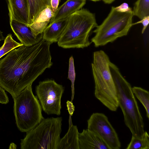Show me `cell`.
Segmentation results:
<instances>
[{
	"instance_id": "obj_5",
	"label": "cell",
	"mask_w": 149,
	"mask_h": 149,
	"mask_svg": "<svg viewBox=\"0 0 149 149\" xmlns=\"http://www.w3.org/2000/svg\"><path fill=\"white\" fill-rule=\"evenodd\" d=\"M62 118H44L21 139V149H57L61 139Z\"/></svg>"
},
{
	"instance_id": "obj_10",
	"label": "cell",
	"mask_w": 149,
	"mask_h": 149,
	"mask_svg": "<svg viewBox=\"0 0 149 149\" xmlns=\"http://www.w3.org/2000/svg\"><path fill=\"white\" fill-rule=\"evenodd\" d=\"M10 23L15 35L25 46L34 45L42 39V33L37 36H35L27 24L15 20H10Z\"/></svg>"
},
{
	"instance_id": "obj_24",
	"label": "cell",
	"mask_w": 149,
	"mask_h": 149,
	"mask_svg": "<svg viewBox=\"0 0 149 149\" xmlns=\"http://www.w3.org/2000/svg\"><path fill=\"white\" fill-rule=\"evenodd\" d=\"M142 24L143 28L142 30L141 33L143 34L145 32L149 23V15L143 17L142 19L137 22L133 23V25H134L139 24Z\"/></svg>"
},
{
	"instance_id": "obj_7",
	"label": "cell",
	"mask_w": 149,
	"mask_h": 149,
	"mask_svg": "<svg viewBox=\"0 0 149 149\" xmlns=\"http://www.w3.org/2000/svg\"><path fill=\"white\" fill-rule=\"evenodd\" d=\"M14 100L16 124L20 132L31 130L44 118L39 101L33 93L32 84L25 88Z\"/></svg>"
},
{
	"instance_id": "obj_1",
	"label": "cell",
	"mask_w": 149,
	"mask_h": 149,
	"mask_svg": "<svg viewBox=\"0 0 149 149\" xmlns=\"http://www.w3.org/2000/svg\"><path fill=\"white\" fill-rule=\"evenodd\" d=\"M51 44L42 39L32 46L22 45L0 60V86L13 99L52 66Z\"/></svg>"
},
{
	"instance_id": "obj_8",
	"label": "cell",
	"mask_w": 149,
	"mask_h": 149,
	"mask_svg": "<svg viewBox=\"0 0 149 149\" xmlns=\"http://www.w3.org/2000/svg\"><path fill=\"white\" fill-rule=\"evenodd\" d=\"M64 87L52 80L40 81L36 87L37 97L41 107L48 115L61 113V100Z\"/></svg>"
},
{
	"instance_id": "obj_22",
	"label": "cell",
	"mask_w": 149,
	"mask_h": 149,
	"mask_svg": "<svg viewBox=\"0 0 149 149\" xmlns=\"http://www.w3.org/2000/svg\"><path fill=\"white\" fill-rule=\"evenodd\" d=\"M68 78L70 80L71 82L72 96L71 101L72 102L74 94V83L75 78L74 59L72 56L70 57L69 60Z\"/></svg>"
},
{
	"instance_id": "obj_26",
	"label": "cell",
	"mask_w": 149,
	"mask_h": 149,
	"mask_svg": "<svg viewBox=\"0 0 149 149\" xmlns=\"http://www.w3.org/2000/svg\"><path fill=\"white\" fill-rule=\"evenodd\" d=\"M61 0H51L50 7L52 11L54 13L57 10Z\"/></svg>"
},
{
	"instance_id": "obj_23",
	"label": "cell",
	"mask_w": 149,
	"mask_h": 149,
	"mask_svg": "<svg viewBox=\"0 0 149 149\" xmlns=\"http://www.w3.org/2000/svg\"><path fill=\"white\" fill-rule=\"evenodd\" d=\"M116 10L122 13H130L132 12V10L127 3H123L120 5L115 7Z\"/></svg>"
},
{
	"instance_id": "obj_16",
	"label": "cell",
	"mask_w": 149,
	"mask_h": 149,
	"mask_svg": "<svg viewBox=\"0 0 149 149\" xmlns=\"http://www.w3.org/2000/svg\"><path fill=\"white\" fill-rule=\"evenodd\" d=\"M79 133L76 125L69 127L67 133L61 139L57 149H79Z\"/></svg>"
},
{
	"instance_id": "obj_9",
	"label": "cell",
	"mask_w": 149,
	"mask_h": 149,
	"mask_svg": "<svg viewBox=\"0 0 149 149\" xmlns=\"http://www.w3.org/2000/svg\"><path fill=\"white\" fill-rule=\"evenodd\" d=\"M87 121V129L99 136L109 149H120L121 143L117 134L105 114L93 113Z\"/></svg>"
},
{
	"instance_id": "obj_30",
	"label": "cell",
	"mask_w": 149,
	"mask_h": 149,
	"mask_svg": "<svg viewBox=\"0 0 149 149\" xmlns=\"http://www.w3.org/2000/svg\"><path fill=\"white\" fill-rule=\"evenodd\" d=\"M4 39V37L3 35V32L0 31V41Z\"/></svg>"
},
{
	"instance_id": "obj_25",
	"label": "cell",
	"mask_w": 149,
	"mask_h": 149,
	"mask_svg": "<svg viewBox=\"0 0 149 149\" xmlns=\"http://www.w3.org/2000/svg\"><path fill=\"white\" fill-rule=\"evenodd\" d=\"M9 100L5 90L0 86V103L6 104L8 103Z\"/></svg>"
},
{
	"instance_id": "obj_4",
	"label": "cell",
	"mask_w": 149,
	"mask_h": 149,
	"mask_svg": "<svg viewBox=\"0 0 149 149\" xmlns=\"http://www.w3.org/2000/svg\"><path fill=\"white\" fill-rule=\"evenodd\" d=\"M97 25L95 15L81 8L68 17L58 45L65 49L87 47L91 43L89 40L90 33Z\"/></svg>"
},
{
	"instance_id": "obj_19",
	"label": "cell",
	"mask_w": 149,
	"mask_h": 149,
	"mask_svg": "<svg viewBox=\"0 0 149 149\" xmlns=\"http://www.w3.org/2000/svg\"><path fill=\"white\" fill-rule=\"evenodd\" d=\"M133 92L135 96L138 99L144 107L146 117L149 118V93L140 87L134 86L132 87Z\"/></svg>"
},
{
	"instance_id": "obj_13",
	"label": "cell",
	"mask_w": 149,
	"mask_h": 149,
	"mask_svg": "<svg viewBox=\"0 0 149 149\" xmlns=\"http://www.w3.org/2000/svg\"><path fill=\"white\" fill-rule=\"evenodd\" d=\"M86 0H67L58 7L54 13L49 23L65 18L81 8Z\"/></svg>"
},
{
	"instance_id": "obj_6",
	"label": "cell",
	"mask_w": 149,
	"mask_h": 149,
	"mask_svg": "<svg viewBox=\"0 0 149 149\" xmlns=\"http://www.w3.org/2000/svg\"><path fill=\"white\" fill-rule=\"evenodd\" d=\"M133 11L122 13L112 6L107 16L93 31L95 33L91 39L95 47L104 46L119 38L126 36L133 25Z\"/></svg>"
},
{
	"instance_id": "obj_18",
	"label": "cell",
	"mask_w": 149,
	"mask_h": 149,
	"mask_svg": "<svg viewBox=\"0 0 149 149\" xmlns=\"http://www.w3.org/2000/svg\"><path fill=\"white\" fill-rule=\"evenodd\" d=\"M126 149H149V136L147 131H145L139 137L132 136Z\"/></svg>"
},
{
	"instance_id": "obj_2",
	"label": "cell",
	"mask_w": 149,
	"mask_h": 149,
	"mask_svg": "<svg viewBox=\"0 0 149 149\" xmlns=\"http://www.w3.org/2000/svg\"><path fill=\"white\" fill-rule=\"evenodd\" d=\"M109 68L125 124L132 136L140 137L145 132L144 123L131 85L122 76L118 68L111 62Z\"/></svg>"
},
{
	"instance_id": "obj_28",
	"label": "cell",
	"mask_w": 149,
	"mask_h": 149,
	"mask_svg": "<svg viewBox=\"0 0 149 149\" xmlns=\"http://www.w3.org/2000/svg\"><path fill=\"white\" fill-rule=\"evenodd\" d=\"M106 4H111L113 3L115 0H101Z\"/></svg>"
},
{
	"instance_id": "obj_3",
	"label": "cell",
	"mask_w": 149,
	"mask_h": 149,
	"mask_svg": "<svg viewBox=\"0 0 149 149\" xmlns=\"http://www.w3.org/2000/svg\"><path fill=\"white\" fill-rule=\"evenodd\" d=\"M103 50L95 52L91 63L96 97L110 110L116 111L119 107L116 86L109 68L110 62Z\"/></svg>"
},
{
	"instance_id": "obj_21",
	"label": "cell",
	"mask_w": 149,
	"mask_h": 149,
	"mask_svg": "<svg viewBox=\"0 0 149 149\" xmlns=\"http://www.w3.org/2000/svg\"><path fill=\"white\" fill-rule=\"evenodd\" d=\"M22 45L15 41L11 34H8L5 38L3 45L0 48V58L12 50Z\"/></svg>"
},
{
	"instance_id": "obj_20",
	"label": "cell",
	"mask_w": 149,
	"mask_h": 149,
	"mask_svg": "<svg viewBox=\"0 0 149 149\" xmlns=\"http://www.w3.org/2000/svg\"><path fill=\"white\" fill-rule=\"evenodd\" d=\"M134 16L140 19L149 15V0H137L132 10Z\"/></svg>"
},
{
	"instance_id": "obj_14",
	"label": "cell",
	"mask_w": 149,
	"mask_h": 149,
	"mask_svg": "<svg viewBox=\"0 0 149 149\" xmlns=\"http://www.w3.org/2000/svg\"><path fill=\"white\" fill-rule=\"evenodd\" d=\"M68 17L49 23L42 33V39L51 44L58 42L66 26Z\"/></svg>"
},
{
	"instance_id": "obj_12",
	"label": "cell",
	"mask_w": 149,
	"mask_h": 149,
	"mask_svg": "<svg viewBox=\"0 0 149 149\" xmlns=\"http://www.w3.org/2000/svg\"><path fill=\"white\" fill-rule=\"evenodd\" d=\"M78 140L79 149H109L99 136L88 129L79 133Z\"/></svg>"
},
{
	"instance_id": "obj_27",
	"label": "cell",
	"mask_w": 149,
	"mask_h": 149,
	"mask_svg": "<svg viewBox=\"0 0 149 149\" xmlns=\"http://www.w3.org/2000/svg\"><path fill=\"white\" fill-rule=\"evenodd\" d=\"M68 110L69 115L72 116L74 111V107L72 102L68 101L66 102Z\"/></svg>"
},
{
	"instance_id": "obj_29",
	"label": "cell",
	"mask_w": 149,
	"mask_h": 149,
	"mask_svg": "<svg viewBox=\"0 0 149 149\" xmlns=\"http://www.w3.org/2000/svg\"><path fill=\"white\" fill-rule=\"evenodd\" d=\"M71 116L69 115V127H70L73 125L71 119Z\"/></svg>"
},
{
	"instance_id": "obj_31",
	"label": "cell",
	"mask_w": 149,
	"mask_h": 149,
	"mask_svg": "<svg viewBox=\"0 0 149 149\" xmlns=\"http://www.w3.org/2000/svg\"><path fill=\"white\" fill-rule=\"evenodd\" d=\"M90 0L93 1H94V2H96V1H99L101 0Z\"/></svg>"
},
{
	"instance_id": "obj_17",
	"label": "cell",
	"mask_w": 149,
	"mask_h": 149,
	"mask_svg": "<svg viewBox=\"0 0 149 149\" xmlns=\"http://www.w3.org/2000/svg\"><path fill=\"white\" fill-rule=\"evenodd\" d=\"M29 18L28 24H32L39 13L48 6L51 0H28Z\"/></svg>"
},
{
	"instance_id": "obj_15",
	"label": "cell",
	"mask_w": 149,
	"mask_h": 149,
	"mask_svg": "<svg viewBox=\"0 0 149 149\" xmlns=\"http://www.w3.org/2000/svg\"><path fill=\"white\" fill-rule=\"evenodd\" d=\"M54 14L50 6H48L39 13L32 24H27L35 36L42 33L49 23Z\"/></svg>"
},
{
	"instance_id": "obj_11",
	"label": "cell",
	"mask_w": 149,
	"mask_h": 149,
	"mask_svg": "<svg viewBox=\"0 0 149 149\" xmlns=\"http://www.w3.org/2000/svg\"><path fill=\"white\" fill-rule=\"evenodd\" d=\"M10 20H15L28 24L29 18L28 0H6Z\"/></svg>"
}]
</instances>
